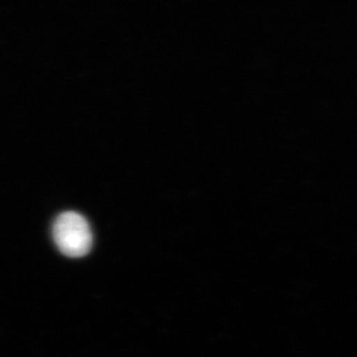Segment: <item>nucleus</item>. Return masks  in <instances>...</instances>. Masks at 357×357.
Masks as SVG:
<instances>
[{"label":"nucleus","instance_id":"1","mask_svg":"<svg viewBox=\"0 0 357 357\" xmlns=\"http://www.w3.org/2000/svg\"><path fill=\"white\" fill-rule=\"evenodd\" d=\"M54 241L61 252L71 258H80L91 249L93 235L87 220L79 213L65 212L54 223Z\"/></svg>","mask_w":357,"mask_h":357}]
</instances>
